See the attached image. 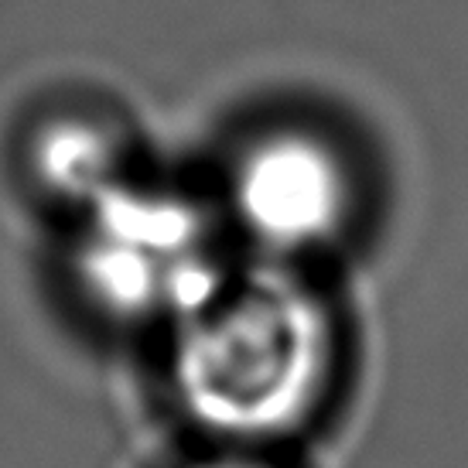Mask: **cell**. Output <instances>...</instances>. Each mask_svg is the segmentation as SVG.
<instances>
[{"label":"cell","instance_id":"obj_4","mask_svg":"<svg viewBox=\"0 0 468 468\" xmlns=\"http://www.w3.org/2000/svg\"><path fill=\"white\" fill-rule=\"evenodd\" d=\"M31 168L45 192L62 198L76 212L123 178H131L120 168V151L113 141L103 131L76 120L52 123L38 133V144L31 151Z\"/></svg>","mask_w":468,"mask_h":468},{"label":"cell","instance_id":"obj_2","mask_svg":"<svg viewBox=\"0 0 468 468\" xmlns=\"http://www.w3.org/2000/svg\"><path fill=\"white\" fill-rule=\"evenodd\" d=\"M219 233V216L196 196L123 178L79 208L69 287L96 322L161 335L233 267Z\"/></svg>","mask_w":468,"mask_h":468},{"label":"cell","instance_id":"obj_5","mask_svg":"<svg viewBox=\"0 0 468 468\" xmlns=\"http://www.w3.org/2000/svg\"><path fill=\"white\" fill-rule=\"evenodd\" d=\"M171 468H287L273 452H243V448H208L198 444L196 455Z\"/></svg>","mask_w":468,"mask_h":468},{"label":"cell","instance_id":"obj_3","mask_svg":"<svg viewBox=\"0 0 468 468\" xmlns=\"http://www.w3.org/2000/svg\"><path fill=\"white\" fill-rule=\"evenodd\" d=\"M352 208L349 165L318 133H263L226 178V219L261 261L304 267L346 236Z\"/></svg>","mask_w":468,"mask_h":468},{"label":"cell","instance_id":"obj_1","mask_svg":"<svg viewBox=\"0 0 468 468\" xmlns=\"http://www.w3.org/2000/svg\"><path fill=\"white\" fill-rule=\"evenodd\" d=\"M157 342L171 410L208 448L281 455L325 417L346 369L342 312L322 281L261 257L233 263Z\"/></svg>","mask_w":468,"mask_h":468}]
</instances>
